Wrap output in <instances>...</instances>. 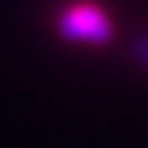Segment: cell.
<instances>
[{
    "mask_svg": "<svg viewBox=\"0 0 148 148\" xmlns=\"http://www.w3.org/2000/svg\"><path fill=\"white\" fill-rule=\"evenodd\" d=\"M57 34L65 42H78V44H94L104 47L114 36L112 18L107 16L104 8L94 3H81L70 5L57 16Z\"/></svg>",
    "mask_w": 148,
    "mask_h": 148,
    "instance_id": "6da1fadb",
    "label": "cell"
},
{
    "mask_svg": "<svg viewBox=\"0 0 148 148\" xmlns=\"http://www.w3.org/2000/svg\"><path fill=\"white\" fill-rule=\"evenodd\" d=\"M130 57L140 65H148V36H138L130 44Z\"/></svg>",
    "mask_w": 148,
    "mask_h": 148,
    "instance_id": "7a4b0ae2",
    "label": "cell"
}]
</instances>
